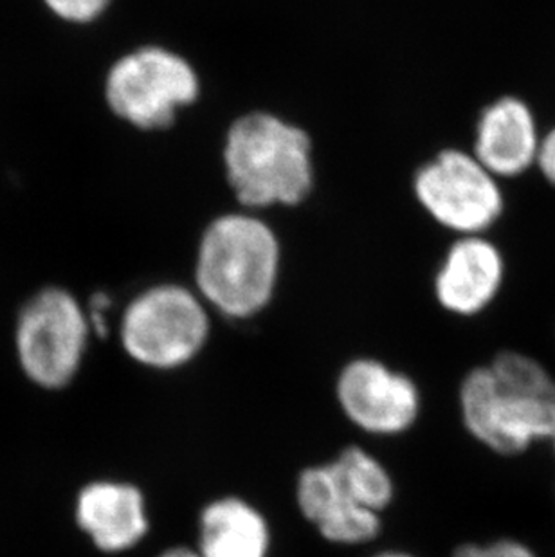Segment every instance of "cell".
<instances>
[{"mask_svg": "<svg viewBox=\"0 0 555 557\" xmlns=\"http://www.w3.org/2000/svg\"><path fill=\"white\" fill-rule=\"evenodd\" d=\"M535 164L543 177L555 186V128L541 137L540 156Z\"/></svg>", "mask_w": 555, "mask_h": 557, "instance_id": "17", "label": "cell"}, {"mask_svg": "<svg viewBox=\"0 0 555 557\" xmlns=\"http://www.w3.org/2000/svg\"><path fill=\"white\" fill-rule=\"evenodd\" d=\"M332 462L337 466L346 482L359 498L375 510L383 512L393 499V480L378 458L361 447L350 446L340 453Z\"/></svg>", "mask_w": 555, "mask_h": 557, "instance_id": "14", "label": "cell"}, {"mask_svg": "<svg viewBox=\"0 0 555 557\" xmlns=\"http://www.w3.org/2000/svg\"><path fill=\"white\" fill-rule=\"evenodd\" d=\"M210 334L206 301L197 290L175 282L141 290L121 315V345L128 358L147 369L175 370L192 363Z\"/></svg>", "mask_w": 555, "mask_h": 557, "instance_id": "5", "label": "cell"}, {"mask_svg": "<svg viewBox=\"0 0 555 557\" xmlns=\"http://www.w3.org/2000/svg\"><path fill=\"white\" fill-rule=\"evenodd\" d=\"M460 406L467 430L505 455L555 433L554 379L523 354L503 352L491 367L472 370Z\"/></svg>", "mask_w": 555, "mask_h": 557, "instance_id": "3", "label": "cell"}, {"mask_svg": "<svg viewBox=\"0 0 555 557\" xmlns=\"http://www.w3.org/2000/svg\"><path fill=\"white\" fill-rule=\"evenodd\" d=\"M296 499L305 520L326 542L362 545L381 532V515L365 505L334 462L305 469L296 485Z\"/></svg>", "mask_w": 555, "mask_h": 557, "instance_id": "9", "label": "cell"}, {"mask_svg": "<svg viewBox=\"0 0 555 557\" xmlns=\"http://www.w3.org/2000/svg\"><path fill=\"white\" fill-rule=\"evenodd\" d=\"M414 195L439 226L460 237L482 235L503 213L498 177L458 148H444L415 172Z\"/></svg>", "mask_w": 555, "mask_h": 557, "instance_id": "7", "label": "cell"}, {"mask_svg": "<svg viewBox=\"0 0 555 557\" xmlns=\"http://www.w3.org/2000/svg\"><path fill=\"white\" fill-rule=\"evenodd\" d=\"M271 531L262 512L246 499L225 496L206 505L199 518L202 557H268Z\"/></svg>", "mask_w": 555, "mask_h": 557, "instance_id": "13", "label": "cell"}, {"mask_svg": "<svg viewBox=\"0 0 555 557\" xmlns=\"http://www.w3.org/2000/svg\"><path fill=\"white\" fill-rule=\"evenodd\" d=\"M49 11L67 24L87 26L106 15L112 0H44Z\"/></svg>", "mask_w": 555, "mask_h": 557, "instance_id": "15", "label": "cell"}, {"mask_svg": "<svg viewBox=\"0 0 555 557\" xmlns=\"http://www.w3.org/2000/svg\"><path fill=\"white\" fill-rule=\"evenodd\" d=\"M335 394L348 421L373 435H397L420 411L417 384L378 359H354L341 370Z\"/></svg>", "mask_w": 555, "mask_h": 557, "instance_id": "8", "label": "cell"}, {"mask_svg": "<svg viewBox=\"0 0 555 557\" xmlns=\"http://www.w3.org/2000/svg\"><path fill=\"white\" fill-rule=\"evenodd\" d=\"M375 557H411L409 556V554H404V553H383V554H378V556Z\"/></svg>", "mask_w": 555, "mask_h": 557, "instance_id": "19", "label": "cell"}, {"mask_svg": "<svg viewBox=\"0 0 555 557\" xmlns=\"http://www.w3.org/2000/svg\"><path fill=\"white\" fill-rule=\"evenodd\" d=\"M283 248L268 221L252 211L211 219L195 249V290L231 320L268 309L282 274Z\"/></svg>", "mask_w": 555, "mask_h": 557, "instance_id": "2", "label": "cell"}, {"mask_svg": "<svg viewBox=\"0 0 555 557\" xmlns=\"http://www.w3.org/2000/svg\"><path fill=\"white\" fill-rule=\"evenodd\" d=\"M222 169L242 210L298 208L316 188L314 141L276 112H246L225 131Z\"/></svg>", "mask_w": 555, "mask_h": 557, "instance_id": "1", "label": "cell"}, {"mask_svg": "<svg viewBox=\"0 0 555 557\" xmlns=\"http://www.w3.org/2000/svg\"><path fill=\"white\" fill-rule=\"evenodd\" d=\"M453 557H535L530 548L521 543L503 540L491 545H464L456 548Z\"/></svg>", "mask_w": 555, "mask_h": 557, "instance_id": "16", "label": "cell"}, {"mask_svg": "<svg viewBox=\"0 0 555 557\" xmlns=\"http://www.w3.org/2000/svg\"><path fill=\"white\" fill-rule=\"evenodd\" d=\"M107 107L120 122L141 132H163L178 112L195 106L202 79L192 60L161 44H145L121 54L107 71Z\"/></svg>", "mask_w": 555, "mask_h": 557, "instance_id": "4", "label": "cell"}, {"mask_svg": "<svg viewBox=\"0 0 555 557\" xmlns=\"http://www.w3.org/2000/svg\"><path fill=\"white\" fill-rule=\"evenodd\" d=\"M541 137L530 107L516 96H503L480 114L472 156L494 177L510 180L538 163Z\"/></svg>", "mask_w": 555, "mask_h": 557, "instance_id": "10", "label": "cell"}, {"mask_svg": "<svg viewBox=\"0 0 555 557\" xmlns=\"http://www.w3.org/2000/svg\"><path fill=\"white\" fill-rule=\"evenodd\" d=\"M503 274L502 252L491 240L482 235L460 237L436 271V301L453 314H478L498 295Z\"/></svg>", "mask_w": 555, "mask_h": 557, "instance_id": "11", "label": "cell"}, {"mask_svg": "<svg viewBox=\"0 0 555 557\" xmlns=\"http://www.w3.org/2000/svg\"><path fill=\"white\" fill-rule=\"evenodd\" d=\"M76 521L96 547L109 554L136 547L150 527L141 491L112 480L92 482L82 490Z\"/></svg>", "mask_w": 555, "mask_h": 557, "instance_id": "12", "label": "cell"}, {"mask_svg": "<svg viewBox=\"0 0 555 557\" xmlns=\"http://www.w3.org/2000/svg\"><path fill=\"white\" fill-rule=\"evenodd\" d=\"M554 438H555V433H554Z\"/></svg>", "mask_w": 555, "mask_h": 557, "instance_id": "20", "label": "cell"}, {"mask_svg": "<svg viewBox=\"0 0 555 557\" xmlns=\"http://www.w3.org/2000/svg\"><path fill=\"white\" fill-rule=\"evenodd\" d=\"M89 312L69 290H38L16 321L18 363L42 388H63L78 373L89 345Z\"/></svg>", "mask_w": 555, "mask_h": 557, "instance_id": "6", "label": "cell"}, {"mask_svg": "<svg viewBox=\"0 0 555 557\" xmlns=\"http://www.w3.org/2000/svg\"><path fill=\"white\" fill-rule=\"evenodd\" d=\"M159 557H202L197 550H192L188 547H172L164 550Z\"/></svg>", "mask_w": 555, "mask_h": 557, "instance_id": "18", "label": "cell"}]
</instances>
